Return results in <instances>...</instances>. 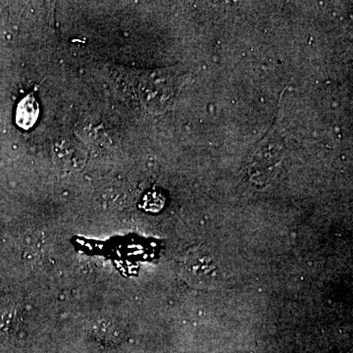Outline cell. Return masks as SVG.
I'll list each match as a JSON object with an SVG mask.
<instances>
[{"mask_svg": "<svg viewBox=\"0 0 353 353\" xmlns=\"http://www.w3.org/2000/svg\"><path fill=\"white\" fill-rule=\"evenodd\" d=\"M216 265L211 256L202 252H194L187 256L183 264L185 278L194 285L212 284L216 280Z\"/></svg>", "mask_w": 353, "mask_h": 353, "instance_id": "6da1fadb", "label": "cell"}, {"mask_svg": "<svg viewBox=\"0 0 353 353\" xmlns=\"http://www.w3.org/2000/svg\"><path fill=\"white\" fill-rule=\"evenodd\" d=\"M39 116V105L34 94L27 95L18 103L16 108L15 120L23 130L32 129L36 125Z\"/></svg>", "mask_w": 353, "mask_h": 353, "instance_id": "7a4b0ae2", "label": "cell"}]
</instances>
